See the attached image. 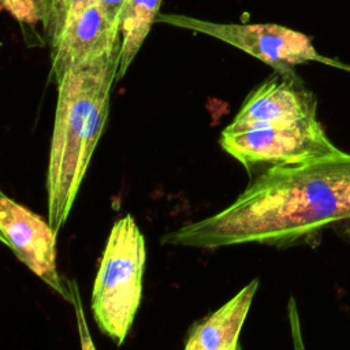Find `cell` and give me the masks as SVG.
<instances>
[{"label": "cell", "instance_id": "6da1fadb", "mask_svg": "<svg viewBox=\"0 0 350 350\" xmlns=\"http://www.w3.org/2000/svg\"><path fill=\"white\" fill-rule=\"evenodd\" d=\"M350 231V153L265 168L223 211L165 234L174 246L290 245L324 228Z\"/></svg>", "mask_w": 350, "mask_h": 350}, {"label": "cell", "instance_id": "7a4b0ae2", "mask_svg": "<svg viewBox=\"0 0 350 350\" xmlns=\"http://www.w3.org/2000/svg\"><path fill=\"white\" fill-rule=\"evenodd\" d=\"M120 46L67 70L56 82L57 103L46 174L48 221L57 234L66 224L109 115Z\"/></svg>", "mask_w": 350, "mask_h": 350}, {"label": "cell", "instance_id": "3957f363", "mask_svg": "<svg viewBox=\"0 0 350 350\" xmlns=\"http://www.w3.org/2000/svg\"><path fill=\"white\" fill-rule=\"evenodd\" d=\"M145 261V238L134 217L124 215L111 228L92 293L93 317L118 346L141 304Z\"/></svg>", "mask_w": 350, "mask_h": 350}, {"label": "cell", "instance_id": "277c9868", "mask_svg": "<svg viewBox=\"0 0 350 350\" xmlns=\"http://www.w3.org/2000/svg\"><path fill=\"white\" fill-rule=\"evenodd\" d=\"M156 21L215 37L273 67V70L288 71L298 64L320 62L350 71L349 66L320 55L312 40L304 33L276 23H217L174 14H159Z\"/></svg>", "mask_w": 350, "mask_h": 350}, {"label": "cell", "instance_id": "5b68a950", "mask_svg": "<svg viewBox=\"0 0 350 350\" xmlns=\"http://www.w3.org/2000/svg\"><path fill=\"white\" fill-rule=\"evenodd\" d=\"M220 146L238 160L249 172L260 165L269 168L295 164L329 156L345 150L327 137L317 118L290 126L253 129L241 133H221Z\"/></svg>", "mask_w": 350, "mask_h": 350}, {"label": "cell", "instance_id": "8992f818", "mask_svg": "<svg viewBox=\"0 0 350 350\" xmlns=\"http://www.w3.org/2000/svg\"><path fill=\"white\" fill-rule=\"evenodd\" d=\"M48 33L55 82L67 70L104 57L120 46L119 16L101 3L67 12Z\"/></svg>", "mask_w": 350, "mask_h": 350}, {"label": "cell", "instance_id": "52a82bcc", "mask_svg": "<svg viewBox=\"0 0 350 350\" xmlns=\"http://www.w3.org/2000/svg\"><path fill=\"white\" fill-rule=\"evenodd\" d=\"M56 232L40 215L0 193V237L16 258L59 295L71 302L56 267Z\"/></svg>", "mask_w": 350, "mask_h": 350}, {"label": "cell", "instance_id": "ba28073f", "mask_svg": "<svg viewBox=\"0 0 350 350\" xmlns=\"http://www.w3.org/2000/svg\"><path fill=\"white\" fill-rule=\"evenodd\" d=\"M317 103L294 70H275L243 101L224 133L290 126L316 118Z\"/></svg>", "mask_w": 350, "mask_h": 350}, {"label": "cell", "instance_id": "9c48e42d", "mask_svg": "<svg viewBox=\"0 0 350 350\" xmlns=\"http://www.w3.org/2000/svg\"><path fill=\"white\" fill-rule=\"evenodd\" d=\"M257 288L258 279H254L221 308L198 321L191 328L183 350H221L238 339Z\"/></svg>", "mask_w": 350, "mask_h": 350}, {"label": "cell", "instance_id": "30bf717a", "mask_svg": "<svg viewBox=\"0 0 350 350\" xmlns=\"http://www.w3.org/2000/svg\"><path fill=\"white\" fill-rule=\"evenodd\" d=\"M163 0H124L119 12L120 62L116 82L120 81L141 49L152 25L159 16Z\"/></svg>", "mask_w": 350, "mask_h": 350}, {"label": "cell", "instance_id": "8fae6325", "mask_svg": "<svg viewBox=\"0 0 350 350\" xmlns=\"http://www.w3.org/2000/svg\"><path fill=\"white\" fill-rule=\"evenodd\" d=\"M68 286L71 288V295H72L71 304H72L74 312H75L77 327H78V334H79V340H81V350H96L94 342L92 339V335H90V331H89V327L86 323V316H85V310H83L78 286L74 280L68 282Z\"/></svg>", "mask_w": 350, "mask_h": 350}, {"label": "cell", "instance_id": "7c38bea8", "mask_svg": "<svg viewBox=\"0 0 350 350\" xmlns=\"http://www.w3.org/2000/svg\"><path fill=\"white\" fill-rule=\"evenodd\" d=\"M287 314H288V323H290V332H291V339H293V347L294 350H306L304 336H302V329H301V320L298 314V308L297 302L293 297L288 299L287 305Z\"/></svg>", "mask_w": 350, "mask_h": 350}, {"label": "cell", "instance_id": "4fadbf2b", "mask_svg": "<svg viewBox=\"0 0 350 350\" xmlns=\"http://www.w3.org/2000/svg\"><path fill=\"white\" fill-rule=\"evenodd\" d=\"M66 0H48V5H46V15L49 12H52L53 10H56L60 4H63Z\"/></svg>", "mask_w": 350, "mask_h": 350}, {"label": "cell", "instance_id": "5bb4252c", "mask_svg": "<svg viewBox=\"0 0 350 350\" xmlns=\"http://www.w3.org/2000/svg\"><path fill=\"white\" fill-rule=\"evenodd\" d=\"M221 350H242V347H241V345H239V338L235 339V340H232L231 343L226 345Z\"/></svg>", "mask_w": 350, "mask_h": 350}]
</instances>
